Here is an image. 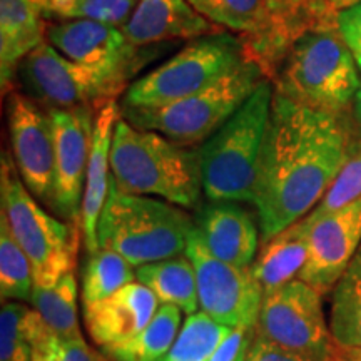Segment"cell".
I'll use <instances>...</instances> for the list:
<instances>
[{"label":"cell","mask_w":361,"mask_h":361,"mask_svg":"<svg viewBox=\"0 0 361 361\" xmlns=\"http://www.w3.org/2000/svg\"><path fill=\"white\" fill-rule=\"evenodd\" d=\"M351 141L341 114L274 92L255 201L261 241L308 216L340 173Z\"/></svg>","instance_id":"1"},{"label":"cell","mask_w":361,"mask_h":361,"mask_svg":"<svg viewBox=\"0 0 361 361\" xmlns=\"http://www.w3.org/2000/svg\"><path fill=\"white\" fill-rule=\"evenodd\" d=\"M111 180L119 191L154 196L194 209L201 201V147H189L154 130L134 128L123 116L111 147Z\"/></svg>","instance_id":"2"},{"label":"cell","mask_w":361,"mask_h":361,"mask_svg":"<svg viewBox=\"0 0 361 361\" xmlns=\"http://www.w3.org/2000/svg\"><path fill=\"white\" fill-rule=\"evenodd\" d=\"M274 90L261 79L247 101L201 146L202 192L209 201H255Z\"/></svg>","instance_id":"3"},{"label":"cell","mask_w":361,"mask_h":361,"mask_svg":"<svg viewBox=\"0 0 361 361\" xmlns=\"http://www.w3.org/2000/svg\"><path fill=\"white\" fill-rule=\"evenodd\" d=\"M356 67L336 27H314L288 47L273 74L274 92L313 109L343 114L361 84Z\"/></svg>","instance_id":"4"},{"label":"cell","mask_w":361,"mask_h":361,"mask_svg":"<svg viewBox=\"0 0 361 361\" xmlns=\"http://www.w3.org/2000/svg\"><path fill=\"white\" fill-rule=\"evenodd\" d=\"M194 223L184 207L151 196L119 191L111 180L99 216L97 241L130 264L142 266L174 258L186 251Z\"/></svg>","instance_id":"5"},{"label":"cell","mask_w":361,"mask_h":361,"mask_svg":"<svg viewBox=\"0 0 361 361\" xmlns=\"http://www.w3.org/2000/svg\"><path fill=\"white\" fill-rule=\"evenodd\" d=\"M263 75L256 62L247 61L201 92L159 107L123 106L121 116L134 128L154 130L183 146L197 147L247 101Z\"/></svg>","instance_id":"6"},{"label":"cell","mask_w":361,"mask_h":361,"mask_svg":"<svg viewBox=\"0 0 361 361\" xmlns=\"http://www.w3.org/2000/svg\"><path fill=\"white\" fill-rule=\"evenodd\" d=\"M0 197L2 218L30 259L35 284L57 283L71 273L78 252V226L54 218L27 189L13 157L2 152L0 161Z\"/></svg>","instance_id":"7"},{"label":"cell","mask_w":361,"mask_h":361,"mask_svg":"<svg viewBox=\"0 0 361 361\" xmlns=\"http://www.w3.org/2000/svg\"><path fill=\"white\" fill-rule=\"evenodd\" d=\"M247 61L251 59L245 40L229 32L197 37L164 64L134 80L124 92L123 106L159 107L179 101L219 82Z\"/></svg>","instance_id":"8"},{"label":"cell","mask_w":361,"mask_h":361,"mask_svg":"<svg viewBox=\"0 0 361 361\" xmlns=\"http://www.w3.org/2000/svg\"><path fill=\"white\" fill-rule=\"evenodd\" d=\"M17 75L27 96L47 109L89 107L96 112L126 92L133 79L124 72L78 64L49 42L39 45L20 62Z\"/></svg>","instance_id":"9"},{"label":"cell","mask_w":361,"mask_h":361,"mask_svg":"<svg viewBox=\"0 0 361 361\" xmlns=\"http://www.w3.org/2000/svg\"><path fill=\"white\" fill-rule=\"evenodd\" d=\"M322 296L301 279L263 293L256 333L283 348L319 361H345L323 313Z\"/></svg>","instance_id":"10"},{"label":"cell","mask_w":361,"mask_h":361,"mask_svg":"<svg viewBox=\"0 0 361 361\" xmlns=\"http://www.w3.org/2000/svg\"><path fill=\"white\" fill-rule=\"evenodd\" d=\"M184 252L196 271L201 311L231 329H256L264 291L251 269L216 258L196 224Z\"/></svg>","instance_id":"11"},{"label":"cell","mask_w":361,"mask_h":361,"mask_svg":"<svg viewBox=\"0 0 361 361\" xmlns=\"http://www.w3.org/2000/svg\"><path fill=\"white\" fill-rule=\"evenodd\" d=\"M49 111L54 126V180L49 206L61 218L78 223L97 112L89 107Z\"/></svg>","instance_id":"12"},{"label":"cell","mask_w":361,"mask_h":361,"mask_svg":"<svg viewBox=\"0 0 361 361\" xmlns=\"http://www.w3.org/2000/svg\"><path fill=\"white\" fill-rule=\"evenodd\" d=\"M308 258L298 279L319 295L335 290L361 245V197L323 216H305Z\"/></svg>","instance_id":"13"},{"label":"cell","mask_w":361,"mask_h":361,"mask_svg":"<svg viewBox=\"0 0 361 361\" xmlns=\"http://www.w3.org/2000/svg\"><path fill=\"white\" fill-rule=\"evenodd\" d=\"M13 162L22 180L39 201L49 204L54 180V126L51 111L22 92L7 102Z\"/></svg>","instance_id":"14"},{"label":"cell","mask_w":361,"mask_h":361,"mask_svg":"<svg viewBox=\"0 0 361 361\" xmlns=\"http://www.w3.org/2000/svg\"><path fill=\"white\" fill-rule=\"evenodd\" d=\"M47 42L78 64L124 72L130 78L156 56L151 47H137L130 42L123 29L84 19L51 24L47 27Z\"/></svg>","instance_id":"15"},{"label":"cell","mask_w":361,"mask_h":361,"mask_svg":"<svg viewBox=\"0 0 361 361\" xmlns=\"http://www.w3.org/2000/svg\"><path fill=\"white\" fill-rule=\"evenodd\" d=\"M159 306L154 293L133 281L99 303L84 305L85 328L101 348L119 345L142 331Z\"/></svg>","instance_id":"16"},{"label":"cell","mask_w":361,"mask_h":361,"mask_svg":"<svg viewBox=\"0 0 361 361\" xmlns=\"http://www.w3.org/2000/svg\"><path fill=\"white\" fill-rule=\"evenodd\" d=\"M123 32L137 47L168 40H194L224 32L191 6L189 0H139Z\"/></svg>","instance_id":"17"},{"label":"cell","mask_w":361,"mask_h":361,"mask_svg":"<svg viewBox=\"0 0 361 361\" xmlns=\"http://www.w3.org/2000/svg\"><path fill=\"white\" fill-rule=\"evenodd\" d=\"M201 16L224 32L241 35L247 56L264 75L273 66L274 19L269 0H189Z\"/></svg>","instance_id":"18"},{"label":"cell","mask_w":361,"mask_h":361,"mask_svg":"<svg viewBox=\"0 0 361 361\" xmlns=\"http://www.w3.org/2000/svg\"><path fill=\"white\" fill-rule=\"evenodd\" d=\"M196 229L216 258L251 268L258 256L259 229L245 207L233 201H211L200 211Z\"/></svg>","instance_id":"19"},{"label":"cell","mask_w":361,"mask_h":361,"mask_svg":"<svg viewBox=\"0 0 361 361\" xmlns=\"http://www.w3.org/2000/svg\"><path fill=\"white\" fill-rule=\"evenodd\" d=\"M47 0H0V80L7 94L20 62L47 42Z\"/></svg>","instance_id":"20"},{"label":"cell","mask_w":361,"mask_h":361,"mask_svg":"<svg viewBox=\"0 0 361 361\" xmlns=\"http://www.w3.org/2000/svg\"><path fill=\"white\" fill-rule=\"evenodd\" d=\"M119 117V106L116 101H112L97 111L96 121H94L92 147H90L82 209H80V229H82L87 252L99 250L97 223L111 189V147Z\"/></svg>","instance_id":"21"},{"label":"cell","mask_w":361,"mask_h":361,"mask_svg":"<svg viewBox=\"0 0 361 361\" xmlns=\"http://www.w3.org/2000/svg\"><path fill=\"white\" fill-rule=\"evenodd\" d=\"M306 258L308 226L305 219H300L276 236L264 241L250 269L263 291H268L296 279L303 269Z\"/></svg>","instance_id":"22"},{"label":"cell","mask_w":361,"mask_h":361,"mask_svg":"<svg viewBox=\"0 0 361 361\" xmlns=\"http://www.w3.org/2000/svg\"><path fill=\"white\" fill-rule=\"evenodd\" d=\"M135 281L154 293L161 305H174L186 314L196 313L200 308L196 271L188 256L137 266Z\"/></svg>","instance_id":"23"},{"label":"cell","mask_w":361,"mask_h":361,"mask_svg":"<svg viewBox=\"0 0 361 361\" xmlns=\"http://www.w3.org/2000/svg\"><path fill=\"white\" fill-rule=\"evenodd\" d=\"M183 311L174 305H161L147 326L130 340L101 348L109 361H161L183 326Z\"/></svg>","instance_id":"24"},{"label":"cell","mask_w":361,"mask_h":361,"mask_svg":"<svg viewBox=\"0 0 361 361\" xmlns=\"http://www.w3.org/2000/svg\"><path fill=\"white\" fill-rule=\"evenodd\" d=\"M329 328L341 348H361V245L333 290Z\"/></svg>","instance_id":"25"},{"label":"cell","mask_w":361,"mask_h":361,"mask_svg":"<svg viewBox=\"0 0 361 361\" xmlns=\"http://www.w3.org/2000/svg\"><path fill=\"white\" fill-rule=\"evenodd\" d=\"M30 303L59 336L84 338L78 318V279L72 271L49 286L34 283Z\"/></svg>","instance_id":"26"},{"label":"cell","mask_w":361,"mask_h":361,"mask_svg":"<svg viewBox=\"0 0 361 361\" xmlns=\"http://www.w3.org/2000/svg\"><path fill=\"white\" fill-rule=\"evenodd\" d=\"M87 255L82 268V305L99 303L135 281L134 266L117 252L99 247Z\"/></svg>","instance_id":"27"},{"label":"cell","mask_w":361,"mask_h":361,"mask_svg":"<svg viewBox=\"0 0 361 361\" xmlns=\"http://www.w3.org/2000/svg\"><path fill=\"white\" fill-rule=\"evenodd\" d=\"M231 331L204 311L188 314L173 346L161 361H209Z\"/></svg>","instance_id":"28"},{"label":"cell","mask_w":361,"mask_h":361,"mask_svg":"<svg viewBox=\"0 0 361 361\" xmlns=\"http://www.w3.org/2000/svg\"><path fill=\"white\" fill-rule=\"evenodd\" d=\"M34 271L30 259L16 241L7 221L0 216V298L2 301H30Z\"/></svg>","instance_id":"29"},{"label":"cell","mask_w":361,"mask_h":361,"mask_svg":"<svg viewBox=\"0 0 361 361\" xmlns=\"http://www.w3.org/2000/svg\"><path fill=\"white\" fill-rule=\"evenodd\" d=\"M29 336L34 361H109L85 343L84 338H62L32 310L29 314Z\"/></svg>","instance_id":"30"},{"label":"cell","mask_w":361,"mask_h":361,"mask_svg":"<svg viewBox=\"0 0 361 361\" xmlns=\"http://www.w3.org/2000/svg\"><path fill=\"white\" fill-rule=\"evenodd\" d=\"M361 197V137H351L340 173L310 216H323Z\"/></svg>","instance_id":"31"},{"label":"cell","mask_w":361,"mask_h":361,"mask_svg":"<svg viewBox=\"0 0 361 361\" xmlns=\"http://www.w3.org/2000/svg\"><path fill=\"white\" fill-rule=\"evenodd\" d=\"M29 306L7 301L0 311V361H34L32 343L27 329Z\"/></svg>","instance_id":"32"},{"label":"cell","mask_w":361,"mask_h":361,"mask_svg":"<svg viewBox=\"0 0 361 361\" xmlns=\"http://www.w3.org/2000/svg\"><path fill=\"white\" fill-rule=\"evenodd\" d=\"M139 0H78L47 12V17L61 20L84 19L124 29L137 7Z\"/></svg>","instance_id":"33"},{"label":"cell","mask_w":361,"mask_h":361,"mask_svg":"<svg viewBox=\"0 0 361 361\" xmlns=\"http://www.w3.org/2000/svg\"><path fill=\"white\" fill-rule=\"evenodd\" d=\"M336 29L361 71V2L338 13Z\"/></svg>","instance_id":"34"},{"label":"cell","mask_w":361,"mask_h":361,"mask_svg":"<svg viewBox=\"0 0 361 361\" xmlns=\"http://www.w3.org/2000/svg\"><path fill=\"white\" fill-rule=\"evenodd\" d=\"M246 361H319L310 356L300 355L296 351L286 350L283 346L276 345V343L269 341L259 333H255L252 343L247 351Z\"/></svg>","instance_id":"35"},{"label":"cell","mask_w":361,"mask_h":361,"mask_svg":"<svg viewBox=\"0 0 361 361\" xmlns=\"http://www.w3.org/2000/svg\"><path fill=\"white\" fill-rule=\"evenodd\" d=\"M256 329H233L209 361H246Z\"/></svg>","instance_id":"36"},{"label":"cell","mask_w":361,"mask_h":361,"mask_svg":"<svg viewBox=\"0 0 361 361\" xmlns=\"http://www.w3.org/2000/svg\"><path fill=\"white\" fill-rule=\"evenodd\" d=\"M358 2H361V0H313V7L323 16L336 20L338 13L345 11V8L353 7Z\"/></svg>","instance_id":"37"},{"label":"cell","mask_w":361,"mask_h":361,"mask_svg":"<svg viewBox=\"0 0 361 361\" xmlns=\"http://www.w3.org/2000/svg\"><path fill=\"white\" fill-rule=\"evenodd\" d=\"M345 361H361V348L345 350Z\"/></svg>","instance_id":"38"},{"label":"cell","mask_w":361,"mask_h":361,"mask_svg":"<svg viewBox=\"0 0 361 361\" xmlns=\"http://www.w3.org/2000/svg\"><path fill=\"white\" fill-rule=\"evenodd\" d=\"M355 116L356 119H358V123L361 124V84H360L358 92H356L355 96Z\"/></svg>","instance_id":"39"},{"label":"cell","mask_w":361,"mask_h":361,"mask_svg":"<svg viewBox=\"0 0 361 361\" xmlns=\"http://www.w3.org/2000/svg\"><path fill=\"white\" fill-rule=\"evenodd\" d=\"M72 2H78V0H47V12L51 11V8L67 6V4H72Z\"/></svg>","instance_id":"40"}]
</instances>
